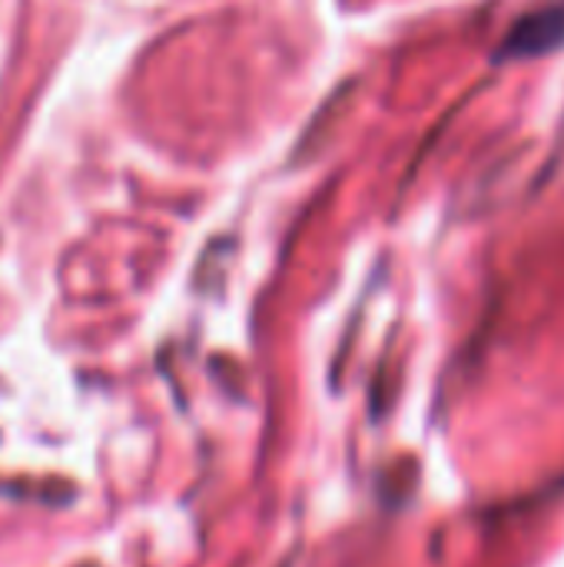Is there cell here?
I'll list each match as a JSON object with an SVG mask.
<instances>
[{
    "label": "cell",
    "mask_w": 564,
    "mask_h": 567,
    "mask_svg": "<svg viewBox=\"0 0 564 567\" xmlns=\"http://www.w3.org/2000/svg\"><path fill=\"white\" fill-rule=\"evenodd\" d=\"M564 43V7L539 10L515 23L512 37L499 50L502 56H542Z\"/></svg>",
    "instance_id": "cell-1"
}]
</instances>
